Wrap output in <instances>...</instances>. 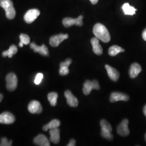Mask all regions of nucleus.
Instances as JSON below:
<instances>
[{"instance_id":"obj_1","label":"nucleus","mask_w":146,"mask_h":146,"mask_svg":"<svg viewBox=\"0 0 146 146\" xmlns=\"http://www.w3.org/2000/svg\"><path fill=\"white\" fill-rule=\"evenodd\" d=\"M94 35L101 41L108 43L110 40V33L107 28L101 23H96L93 28Z\"/></svg>"},{"instance_id":"obj_2","label":"nucleus","mask_w":146,"mask_h":146,"mask_svg":"<svg viewBox=\"0 0 146 146\" xmlns=\"http://www.w3.org/2000/svg\"><path fill=\"white\" fill-rule=\"evenodd\" d=\"M0 6L5 11V16L9 20H13L16 16V11L11 0H0Z\"/></svg>"},{"instance_id":"obj_3","label":"nucleus","mask_w":146,"mask_h":146,"mask_svg":"<svg viewBox=\"0 0 146 146\" xmlns=\"http://www.w3.org/2000/svg\"><path fill=\"white\" fill-rule=\"evenodd\" d=\"M6 88L9 91L15 90L17 86V78L14 73H11L8 74L6 78Z\"/></svg>"},{"instance_id":"obj_4","label":"nucleus","mask_w":146,"mask_h":146,"mask_svg":"<svg viewBox=\"0 0 146 146\" xmlns=\"http://www.w3.org/2000/svg\"><path fill=\"white\" fill-rule=\"evenodd\" d=\"M83 16L80 15L76 19H72L70 17H66L63 19L62 23L63 26L66 28H69L73 25H76L78 26H82L83 25Z\"/></svg>"},{"instance_id":"obj_5","label":"nucleus","mask_w":146,"mask_h":146,"mask_svg":"<svg viewBox=\"0 0 146 146\" xmlns=\"http://www.w3.org/2000/svg\"><path fill=\"white\" fill-rule=\"evenodd\" d=\"M93 89L99 90L100 86L98 81L96 80H94L93 81L87 80L84 84L83 92L84 94L88 95Z\"/></svg>"},{"instance_id":"obj_6","label":"nucleus","mask_w":146,"mask_h":146,"mask_svg":"<svg viewBox=\"0 0 146 146\" xmlns=\"http://www.w3.org/2000/svg\"><path fill=\"white\" fill-rule=\"evenodd\" d=\"M68 37L69 36L67 34H60L58 35L52 36L50 38L49 44L52 47H58L61 42H63L64 40L67 39Z\"/></svg>"},{"instance_id":"obj_7","label":"nucleus","mask_w":146,"mask_h":146,"mask_svg":"<svg viewBox=\"0 0 146 146\" xmlns=\"http://www.w3.org/2000/svg\"><path fill=\"white\" fill-rule=\"evenodd\" d=\"M40 11L37 9H32L28 11L24 16V20L27 23H31L40 15Z\"/></svg>"},{"instance_id":"obj_8","label":"nucleus","mask_w":146,"mask_h":146,"mask_svg":"<svg viewBox=\"0 0 146 146\" xmlns=\"http://www.w3.org/2000/svg\"><path fill=\"white\" fill-rule=\"evenodd\" d=\"M129 121L127 119H124L117 127V133L120 136H127L129 135L130 131L128 128Z\"/></svg>"},{"instance_id":"obj_9","label":"nucleus","mask_w":146,"mask_h":146,"mask_svg":"<svg viewBox=\"0 0 146 146\" xmlns=\"http://www.w3.org/2000/svg\"><path fill=\"white\" fill-rule=\"evenodd\" d=\"M15 121V116L10 112L5 111L0 114V123L10 125L13 123Z\"/></svg>"},{"instance_id":"obj_10","label":"nucleus","mask_w":146,"mask_h":146,"mask_svg":"<svg viewBox=\"0 0 146 146\" xmlns=\"http://www.w3.org/2000/svg\"><path fill=\"white\" fill-rule=\"evenodd\" d=\"M28 111L31 114H41L42 111V106L36 100H33L28 104Z\"/></svg>"},{"instance_id":"obj_11","label":"nucleus","mask_w":146,"mask_h":146,"mask_svg":"<svg viewBox=\"0 0 146 146\" xmlns=\"http://www.w3.org/2000/svg\"><path fill=\"white\" fill-rule=\"evenodd\" d=\"M30 47L34 52H38L42 56H47L49 55L48 49L44 44H42L41 46H38L34 42H32L30 44Z\"/></svg>"},{"instance_id":"obj_12","label":"nucleus","mask_w":146,"mask_h":146,"mask_svg":"<svg viewBox=\"0 0 146 146\" xmlns=\"http://www.w3.org/2000/svg\"><path fill=\"white\" fill-rule=\"evenodd\" d=\"M129 99V97L128 95L123 94L120 92H113L110 96V101L111 102H115L119 101H127Z\"/></svg>"},{"instance_id":"obj_13","label":"nucleus","mask_w":146,"mask_h":146,"mask_svg":"<svg viewBox=\"0 0 146 146\" xmlns=\"http://www.w3.org/2000/svg\"><path fill=\"white\" fill-rule=\"evenodd\" d=\"M64 96L67 99L68 105L72 107H76L78 104V100L73 95L70 90H66L64 92Z\"/></svg>"},{"instance_id":"obj_14","label":"nucleus","mask_w":146,"mask_h":146,"mask_svg":"<svg viewBox=\"0 0 146 146\" xmlns=\"http://www.w3.org/2000/svg\"><path fill=\"white\" fill-rule=\"evenodd\" d=\"M105 68L107 70L108 75L110 78L114 82L117 81L120 76V74L118 72V71L115 69V68H113L107 64L105 66Z\"/></svg>"},{"instance_id":"obj_15","label":"nucleus","mask_w":146,"mask_h":146,"mask_svg":"<svg viewBox=\"0 0 146 146\" xmlns=\"http://www.w3.org/2000/svg\"><path fill=\"white\" fill-rule=\"evenodd\" d=\"M91 43L93 47V50L94 53L98 55H101L103 53V49L100 44L99 39L97 37H93L91 39Z\"/></svg>"},{"instance_id":"obj_16","label":"nucleus","mask_w":146,"mask_h":146,"mask_svg":"<svg viewBox=\"0 0 146 146\" xmlns=\"http://www.w3.org/2000/svg\"><path fill=\"white\" fill-rule=\"evenodd\" d=\"M34 143L40 146H49L50 143L47 137L43 134H39L34 139Z\"/></svg>"},{"instance_id":"obj_17","label":"nucleus","mask_w":146,"mask_h":146,"mask_svg":"<svg viewBox=\"0 0 146 146\" xmlns=\"http://www.w3.org/2000/svg\"><path fill=\"white\" fill-rule=\"evenodd\" d=\"M142 71V68L139 64L134 63L131 64L129 69V76L131 78H135Z\"/></svg>"},{"instance_id":"obj_18","label":"nucleus","mask_w":146,"mask_h":146,"mask_svg":"<svg viewBox=\"0 0 146 146\" xmlns=\"http://www.w3.org/2000/svg\"><path fill=\"white\" fill-rule=\"evenodd\" d=\"M50 134V141L55 144H58L60 140V131L57 128L53 129H50L49 131Z\"/></svg>"},{"instance_id":"obj_19","label":"nucleus","mask_w":146,"mask_h":146,"mask_svg":"<svg viewBox=\"0 0 146 146\" xmlns=\"http://www.w3.org/2000/svg\"><path fill=\"white\" fill-rule=\"evenodd\" d=\"M61 125V122L58 119H54L52 120L49 123L43 127V130L45 131L48 130L53 129L55 128H57Z\"/></svg>"},{"instance_id":"obj_20","label":"nucleus","mask_w":146,"mask_h":146,"mask_svg":"<svg viewBox=\"0 0 146 146\" xmlns=\"http://www.w3.org/2000/svg\"><path fill=\"white\" fill-rule=\"evenodd\" d=\"M125 50L122 48L117 45H114L110 47L108 50V54L111 56H115L120 52H124Z\"/></svg>"},{"instance_id":"obj_21","label":"nucleus","mask_w":146,"mask_h":146,"mask_svg":"<svg viewBox=\"0 0 146 146\" xmlns=\"http://www.w3.org/2000/svg\"><path fill=\"white\" fill-rule=\"evenodd\" d=\"M122 8L124 12V14L128 15H133L135 14V11H137V9L134 7L131 6L128 3H125L122 5Z\"/></svg>"},{"instance_id":"obj_22","label":"nucleus","mask_w":146,"mask_h":146,"mask_svg":"<svg viewBox=\"0 0 146 146\" xmlns=\"http://www.w3.org/2000/svg\"><path fill=\"white\" fill-rule=\"evenodd\" d=\"M17 51L18 49L15 45H11L8 50H6L2 52V56L4 58L7 56L9 58H12L14 55L17 53Z\"/></svg>"},{"instance_id":"obj_23","label":"nucleus","mask_w":146,"mask_h":146,"mask_svg":"<svg viewBox=\"0 0 146 146\" xmlns=\"http://www.w3.org/2000/svg\"><path fill=\"white\" fill-rule=\"evenodd\" d=\"M58 94L56 92H51L48 94V99L52 106H55L57 104Z\"/></svg>"},{"instance_id":"obj_24","label":"nucleus","mask_w":146,"mask_h":146,"mask_svg":"<svg viewBox=\"0 0 146 146\" xmlns=\"http://www.w3.org/2000/svg\"><path fill=\"white\" fill-rule=\"evenodd\" d=\"M20 42L19 43V47H23V45H28L30 43L31 39L29 36L25 34H21L20 35Z\"/></svg>"},{"instance_id":"obj_25","label":"nucleus","mask_w":146,"mask_h":146,"mask_svg":"<svg viewBox=\"0 0 146 146\" xmlns=\"http://www.w3.org/2000/svg\"><path fill=\"white\" fill-rule=\"evenodd\" d=\"M101 135L102 136V137H103L104 138L108 140L111 141L113 139V136L111 134V132L103 128H101Z\"/></svg>"},{"instance_id":"obj_26","label":"nucleus","mask_w":146,"mask_h":146,"mask_svg":"<svg viewBox=\"0 0 146 146\" xmlns=\"http://www.w3.org/2000/svg\"><path fill=\"white\" fill-rule=\"evenodd\" d=\"M100 125L101 127V128H103L104 129H106V130H108V131H110L111 132L112 131V127L110 125V123L106 121V120H101L100 121Z\"/></svg>"},{"instance_id":"obj_27","label":"nucleus","mask_w":146,"mask_h":146,"mask_svg":"<svg viewBox=\"0 0 146 146\" xmlns=\"http://www.w3.org/2000/svg\"><path fill=\"white\" fill-rule=\"evenodd\" d=\"M60 70H59V74L62 76H64L68 75L69 73V70L68 69V67L65 66H60Z\"/></svg>"},{"instance_id":"obj_28","label":"nucleus","mask_w":146,"mask_h":146,"mask_svg":"<svg viewBox=\"0 0 146 146\" xmlns=\"http://www.w3.org/2000/svg\"><path fill=\"white\" fill-rule=\"evenodd\" d=\"M12 140L8 141V140L6 137H2L1 139L0 146H11L12 145Z\"/></svg>"},{"instance_id":"obj_29","label":"nucleus","mask_w":146,"mask_h":146,"mask_svg":"<svg viewBox=\"0 0 146 146\" xmlns=\"http://www.w3.org/2000/svg\"><path fill=\"white\" fill-rule=\"evenodd\" d=\"M43 78V75L42 73H38L35 77V80H34V83L38 85L41 84L42 81V79Z\"/></svg>"},{"instance_id":"obj_30","label":"nucleus","mask_w":146,"mask_h":146,"mask_svg":"<svg viewBox=\"0 0 146 146\" xmlns=\"http://www.w3.org/2000/svg\"><path fill=\"white\" fill-rule=\"evenodd\" d=\"M72 62V60L70 58H67V60H66V61L64 62H62L61 63L60 66H67L69 67V66L71 64V63Z\"/></svg>"},{"instance_id":"obj_31","label":"nucleus","mask_w":146,"mask_h":146,"mask_svg":"<svg viewBox=\"0 0 146 146\" xmlns=\"http://www.w3.org/2000/svg\"><path fill=\"white\" fill-rule=\"evenodd\" d=\"M75 145H76L75 140L74 139H71L67 145V146H75Z\"/></svg>"},{"instance_id":"obj_32","label":"nucleus","mask_w":146,"mask_h":146,"mask_svg":"<svg viewBox=\"0 0 146 146\" xmlns=\"http://www.w3.org/2000/svg\"><path fill=\"white\" fill-rule=\"evenodd\" d=\"M142 38L145 41H146V28L142 33Z\"/></svg>"},{"instance_id":"obj_33","label":"nucleus","mask_w":146,"mask_h":146,"mask_svg":"<svg viewBox=\"0 0 146 146\" xmlns=\"http://www.w3.org/2000/svg\"><path fill=\"white\" fill-rule=\"evenodd\" d=\"M89 1H90L92 4H93V5H96L99 1V0H89Z\"/></svg>"},{"instance_id":"obj_34","label":"nucleus","mask_w":146,"mask_h":146,"mask_svg":"<svg viewBox=\"0 0 146 146\" xmlns=\"http://www.w3.org/2000/svg\"><path fill=\"white\" fill-rule=\"evenodd\" d=\"M143 114H144V115H145L146 117V104L145 105V107H143Z\"/></svg>"},{"instance_id":"obj_35","label":"nucleus","mask_w":146,"mask_h":146,"mask_svg":"<svg viewBox=\"0 0 146 146\" xmlns=\"http://www.w3.org/2000/svg\"><path fill=\"white\" fill-rule=\"evenodd\" d=\"M3 95L2 94H0V102L2 101V100L3 99Z\"/></svg>"},{"instance_id":"obj_36","label":"nucleus","mask_w":146,"mask_h":146,"mask_svg":"<svg viewBox=\"0 0 146 146\" xmlns=\"http://www.w3.org/2000/svg\"><path fill=\"white\" fill-rule=\"evenodd\" d=\"M145 140L146 141V134H145Z\"/></svg>"}]
</instances>
